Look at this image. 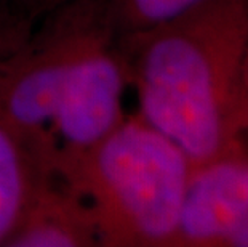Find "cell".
Instances as JSON below:
<instances>
[{
    "mask_svg": "<svg viewBox=\"0 0 248 247\" xmlns=\"http://www.w3.org/2000/svg\"><path fill=\"white\" fill-rule=\"evenodd\" d=\"M117 40L138 114L194 165L248 140V0H203Z\"/></svg>",
    "mask_w": 248,
    "mask_h": 247,
    "instance_id": "6da1fadb",
    "label": "cell"
},
{
    "mask_svg": "<svg viewBox=\"0 0 248 247\" xmlns=\"http://www.w3.org/2000/svg\"><path fill=\"white\" fill-rule=\"evenodd\" d=\"M192 167L175 141L136 113L56 177L87 202L99 246L171 247Z\"/></svg>",
    "mask_w": 248,
    "mask_h": 247,
    "instance_id": "7a4b0ae2",
    "label": "cell"
},
{
    "mask_svg": "<svg viewBox=\"0 0 248 247\" xmlns=\"http://www.w3.org/2000/svg\"><path fill=\"white\" fill-rule=\"evenodd\" d=\"M125 60L106 12L88 26L62 81L50 130L51 173L60 175L124 122Z\"/></svg>",
    "mask_w": 248,
    "mask_h": 247,
    "instance_id": "3957f363",
    "label": "cell"
},
{
    "mask_svg": "<svg viewBox=\"0 0 248 247\" xmlns=\"http://www.w3.org/2000/svg\"><path fill=\"white\" fill-rule=\"evenodd\" d=\"M248 214V140L192 167L171 247H224Z\"/></svg>",
    "mask_w": 248,
    "mask_h": 247,
    "instance_id": "277c9868",
    "label": "cell"
},
{
    "mask_svg": "<svg viewBox=\"0 0 248 247\" xmlns=\"http://www.w3.org/2000/svg\"><path fill=\"white\" fill-rule=\"evenodd\" d=\"M99 238L87 202L60 177L40 183L7 247H93Z\"/></svg>",
    "mask_w": 248,
    "mask_h": 247,
    "instance_id": "5b68a950",
    "label": "cell"
},
{
    "mask_svg": "<svg viewBox=\"0 0 248 247\" xmlns=\"http://www.w3.org/2000/svg\"><path fill=\"white\" fill-rule=\"evenodd\" d=\"M50 173L46 161L0 109V247L7 246Z\"/></svg>",
    "mask_w": 248,
    "mask_h": 247,
    "instance_id": "8992f818",
    "label": "cell"
},
{
    "mask_svg": "<svg viewBox=\"0 0 248 247\" xmlns=\"http://www.w3.org/2000/svg\"><path fill=\"white\" fill-rule=\"evenodd\" d=\"M203 0H106L115 37L122 39L154 29L181 16Z\"/></svg>",
    "mask_w": 248,
    "mask_h": 247,
    "instance_id": "52a82bcc",
    "label": "cell"
},
{
    "mask_svg": "<svg viewBox=\"0 0 248 247\" xmlns=\"http://www.w3.org/2000/svg\"><path fill=\"white\" fill-rule=\"evenodd\" d=\"M224 247H248V214L231 231Z\"/></svg>",
    "mask_w": 248,
    "mask_h": 247,
    "instance_id": "ba28073f",
    "label": "cell"
}]
</instances>
